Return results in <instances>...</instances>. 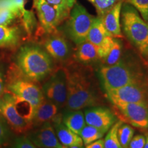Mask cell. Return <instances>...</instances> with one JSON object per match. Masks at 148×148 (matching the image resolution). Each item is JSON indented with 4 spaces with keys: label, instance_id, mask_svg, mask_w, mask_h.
Listing matches in <instances>:
<instances>
[{
    "label": "cell",
    "instance_id": "obj_25",
    "mask_svg": "<svg viewBox=\"0 0 148 148\" xmlns=\"http://www.w3.org/2000/svg\"><path fill=\"white\" fill-rule=\"evenodd\" d=\"M93 5L97 12V16L102 18L105 14L119 1L123 0H87Z\"/></svg>",
    "mask_w": 148,
    "mask_h": 148
},
{
    "label": "cell",
    "instance_id": "obj_35",
    "mask_svg": "<svg viewBox=\"0 0 148 148\" xmlns=\"http://www.w3.org/2000/svg\"><path fill=\"white\" fill-rule=\"evenodd\" d=\"M3 9H8V10H11L14 11L15 13L17 14V12H16L15 10H14L13 6H12V5L11 4L10 1H9V0H0V10H3ZM18 17H19V16H18Z\"/></svg>",
    "mask_w": 148,
    "mask_h": 148
},
{
    "label": "cell",
    "instance_id": "obj_13",
    "mask_svg": "<svg viewBox=\"0 0 148 148\" xmlns=\"http://www.w3.org/2000/svg\"><path fill=\"white\" fill-rule=\"evenodd\" d=\"M84 114L86 124L103 130L106 132H108L118 120L112 111L103 106H97L85 108Z\"/></svg>",
    "mask_w": 148,
    "mask_h": 148
},
{
    "label": "cell",
    "instance_id": "obj_12",
    "mask_svg": "<svg viewBox=\"0 0 148 148\" xmlns=\"http://www.w3.org/2000/svg\"><path fill=\"white\" fill-rule=\"evenodd\" d=\"M45 35L40 45L53 60L62 62L69 58L71 53V47L63 34L57 29L55 32Z\"/></svg>",
    "mask_w": 148,
    "mask_h": 148
},
{
    "label": "cell",
    "instance_id": "obj_7",
    "mask_svg": "<svg viewBox=\"0 0 148 148\" xmlns=\"http://www.w3.org/2000/svg\"><path fill=\"white\" fill-rule=\"evenodd\" d=\"M20 103L10 92L5 90L0 97V114L12 130L18 134L27 132L33 127L32 122L21 112Z\"/></svg>",
    "mask_w": 148,
    "mask_h": 148
},
{
    "label": "cell",
    "instance_id": "obj_22",
    "mask_svg": "<svg viewBox=\"0 0 148 148\" xmlns=\"http://www.w3.org/2000/svg\"><path fill=\"white\" fill-rule=\"evenodd\" d=\"M106 132H107L103 130L99 129L98 127L92 126V125L86 124L81 130L79 135L82 138L83 144L84 145H86L98 139L102 138Z\"/></svg>",
    "mask_w": 148,
    "mask_h": 148
},
{
    "label": "cell",
    "instance_id": "obj_9",
    "mask_svg": "<svg viewBox=\"0 0 148 148\" xmlns=\"http://www.w3.org/2000/svg\"><path fill=\"white\" fill-rule=\"evenodd\" d=\"M44 97L54 103L59 108L66 106L67 97V79L65 68L56 70L42 86Z\"/></svg>",
    "mask_w": 148,
    "mask_h": 148
},
{
    "label": "cell",
    "instance_id": "obj_30",
    "mask_svg": "<svg viewBox=\"0 0 148 148\" xmlns=\"http://www.w3.org/2000/svg\"><path fill=\"white\" fill-rule=\"evenodd\" d=\"M46 3H49L57 8L70 12L75 3L76 0H43Z\"/></svg>",
    "mask_w": 148,
    "mask_h": 148
},
{
    "label": "cell",
    "instance_id": "obj_24",
    "mask_svg": "<svg viewBox=\"0 0 148 148\" xmlns=\"http://www.w3.org/2000/svg\"><path fill=\"white\" fill-rule=\"evenodd\" d=\"M122 123L123 121L121 120H117L108 130L103 139L104 148H122L118 138V129Z\"/></svg>",
    "mask_w": 148,
    "mask_h": 148
},
{
    "label": "cell",
    "instance_id": "obj_1",
    "mask_svg": "<svg viewBox=\"0 0 148 148\" xmlns=\"http://www.w3.org/2000/svg\"><path fill=\"white\" fill-rule=\"evenodd\" d=\"M14 63L24 76L37 83L44 80L54 71L52 58L41 45L34 42L20 45Z\"/></svg>",
    "mask_w": 148,
    "mask_h": 148
},
{
    "label": "cell",
    "instance_id": "obj_28",
    "mask_svg": "<svg viewBox=\"0 0 148 148\" xmlns=\"http://www.w3.org/2000/svg\"><path fill=\"white\" fill-rule=\"evenodd\" d=\"M11 137V128L4 118L0 114V145H5Z\"/></svg>",
    "mask_w": 148,
    "mask_h": 148
},
{
    "label": "cell",
    "instance_id": "obj_2",
    "mask_svg": "<svg viewBox=\"0 0 148 148\" xmlns=\"http://www.w3.org/2000/svg\"><path fill=\"white\" fill-rule=\"evenodd\" d=\"M67 79V97L66 107L68 110H82L97 106L100 102L95 86L87 75L80 71L66 69Z\"/></svg>",
    "mask_w": 148,
    "mask_h": 148
},
{
    "label": "cell",
    "instance_id": "obj_31",
    "mask_svg": "<svg viewBox=\"0 0 148 148\" xmlns=\"http://www.w3.org/2000/svg\"><path fill=\"white\" fill-rule=\"evenodd\" d=\"M8 148H37L27 136H21L16 138L13 144Z\"/></svg>",
    "mask_w": 148,
    "mask_h": 148
},
{
    "label": "cell",
    "instance_id": "obj_37",
    "mask_svg": "<svg viewBox=\"0 0 148 148\" xmlns=\"http://www.w3.org/2000/svg\"><path fill=\"white\" fill-rule=\"evenodd\" d=\"M143 148H148V133L145 136V143Z\"/></svg>",
    "mask_w": 148,
    "mask_h": 148
},
{
    "label": "cell",
    "instance_id": "obj_11",
    "mask_svg": "<svg viewBox=\"0 0 148 148\" xmlns=\"http://www.w3.org/2000/svg\"><path fill=\"white\" fill-rule=\"evenodd\" d=\"M105 95L112 104L119 103H148V90L143 82L134 83L116 89L106 90Z\"/></svg>",
    "mask_w": 148,
    "mask_h": 148
},
{
    "label": "cell",
    "instance_id": "obj_19",
    "mask_svg": "<svg viewBox=\"0 0 148 148\" xmlns=\"http://www.w3.org/2000/svg\"><path fill=\"white\" fill-rule=\"evenodd\" d=\"M76 45L74 57L77 61L82 64H88L99 60L97 47L88 40Z\"/></svg>",
    "mask_w": 148,
    "mask_h": 148
},
{
    "label": "cell",
    "instance_id": "obj_15",
    "mask_svg": "<svg viewBox=\"0 0 148 148\" xmlns=\"http://www.w3.org/2000/svg\"><path fill=\"white\" fill-rule=\"evenodd\" d=\"M25 31L17 25H0V49H16L22 43Z\"/></svg>",
    "mask_w": 148,
    "mask_h": 148
},
{
    "label": "cell",
    "instance_id": "obj_21",
    "mask_svg": "<svg viewBox=\"0 0 148 148\" xmlns=\"http://www.w3.org/2000/svg\"><path fill=\"white\" fill-rule=\"evenodd\" d=\"M62 120L68 128L77 134H79L86 124L84 112L82 110H68L62 115Z\"/></svg>",
    "mask_w": 148,
    "mask_h": 148
},
{
    "label": "cell",
    "instance_id": "obj_5",
    "mask_svg": "<svg viewBox=\"0 0 148 148\" xmlns=\"http://www.w3.org/2000/svg\"><path fill=\"white\" fill-rule=\"evenodd\" d=\"M98 75L105 91L143 82L142 73L138 67L129 59L121 58L112 65H103L99 69Z\"/></svg>",
    "mask_w": 148,
    "mask_h": 148
},
{
    "label": "cell",
    "instance_id": "obj_23",
    "mask_svg": "<svg viewBox=\"0 0 148 148\" xmlns=\"http://www.w3.org/2000/svg\"><path fill=\"white\" fill-rule=\"evenodd\" d=\"M120 39L121 38H114V42L112 47L110 48L106 56L101 60L104 65H112V64L119 62L121 59L123 45H122L121 40Z\"/></svg>",
    "mask_w": 148,
    "mask_h": 148
},
{
    "label": "cell",
    "instance_id": "obj_3",
    "mask_svg": "<svg viewBox=\"0 0 148 148\" xmlns=\"http://www.w3.org/2000/svg\"><path fill=\"white\" fill-rule=\"evenodd\" d=\"M121 26L123 34L148 66V24L132 5L125 1L121 10Z\"/></svg>",
    "mask_w": 148,
    "mask_h": 148
},
{
    "label": "cell",
    "instance_id": "obj_17",
    "mask_svg": "<svg viewBox=\"0 0 148 148\" xmlns=\"http://www.w3.org/2000/svg\"><path fill=\"white\" fill-rule=\"evenodd\" d=\"M123 1H119L111 8L102 17V21L107 32L113 38H122L121 26V10Z\"/></svg>",
    "mask_w": 148,
    "mask_h": 148
},
{
    "label": "cell",
    "instance_id": "obj_29",
    "mask_svg": "<svg viewBox=\"0 0 148 148\" xmlns=\"http://www.w3.org/2000/svg\"><path fill=\"white\" fill-rule=\"evenodd\" d=\"M17 18H19V17L14 11L8 9L0 10V25H12Z\"/></svg>",
    "mask_w": 148,
    "mask_h": 148
},
{
    "label": "cell",
    "instance_id": "obj_20",
    "mask_svg": "<svg viewBox=\"0 0 148 148\" xmlns=\"http://www.w3.org/2000/svg\"><path fill=\"white\" fill-rule=\"evenodd\" d=\"M108 36H111L107 32L103 25L102 18L94 17L88 32L87 40L97 47H99Z\"/></svg>",
    "mask_w": 148,
    "mask_h": 148
},
{
    "label": "cell",
    "instance_id": "obj_26",
    "mask_svg": "<svg viewBox=\"0 0 148 148\" xmlns=\"http://www.w3.org/2000/svg\"><path fill=\"white\" fill-rule=\"evenodd\" d=\"M134 134V130L132 125L123 123L118 129V138L122 148H127Z\"/></svg>",
    "mask_w": 148,
    "mask_h": 148
},
{
    "label": "cell",
    "instance_id": "obj_38",
    "mask_svg": "<svg viewBox=\"0 0 148 148\" xmlns=\"http://www.w3.org/2000/svg\"><path fill=\"white\" fill-rule=\"evenodd\" d=\"M68 148H83L82 146H73V147H70Z\"/></svg>",
    "mask_w": 148,
    "mask_h": 148
},
{
    "label": "cell",
    "instance_id": "obj_32",
    "mask_svg": "<svg viewBox=\"0 0 148 148\" xmlns=\"http://www.w3.org/2000/svg\"><path fill=\"white\" fill-rule=\"evenodd\" d=\"M145 143V136L143 134H136L131 139L127 148H143Z\"/></svg>",
    "mask_w": 148,
    "mask_h": 148
},
{
    "label": "cell",
    "instance_id": "obj_6",
    "mask_svg": "<svg viewBox=\"0 0 148 148\" xmlns=\"http://www.w3.org/2000/svg\"><path fill=\"white\" fill-rule=\"evenodd\" d=\"M95 16L87 12L82 4L76 2L70 11L64 25L66 36L75 45L87 40V36Z\"/></svg>",
    "mask_w": 148,
    "mask_h": 148
},
{
    "label": "cell",
    "instance_id": "obj_36",
    "mask_svg": "<svg viewBox=\"0 0 148 148\" xmlns=\"http://www.w3.org/2000/svg\"><path fill=\"white\" fill-rule=\"evenodd\" d=\"M85 148H104V141L103 138H100L86 145Z\"/></svg>",
    "mask_w": 148,
    "mask_h": 148
},
{
    "label": "cell",
    "instance_id": "obj_8",
    "mask_svg": "<svg viewBox=\"0 0 148 148\" xmlns=\"http://www.w3.org/2000/svg\"><path fill=\"white\" fill-rule=\"evenodd\" d=\"M39 26L44 34H50L58 29L60 24L69 17L70 12L58 8L46 3L43 0L34 2Z\"/></svg>",
    "mask_w": 148,
    "mask_h": 148
},
{
    "label": "cell",
    "instance_id": "obj_18",
    "mask_svg": "<svg viewBox=\"0 0 148 148\" xmlns=\"http://www.w3.org/2000/svg\"><path fill=\"white\" fill-rule=\"evenodd\" d=\"M59 109L54 103L45 97L35 110L32 118V125L40 126L45 122H51L58 114Z\"/></svg>",
    "mask_w": 148,
    "mask_h": 148
},
{
    "label": "cell",
    "instance_id": "obj_10",
    "mask_svg": "<svg viewBox=\"0 0 148 148\" xmlns=\"http://www.w3.org/2000/svg\"><path fill=\"white\" fill-rule=\"evenodd\" d=\"M113 106L122 121L141 130H148V103H119Z\"/></svg>",
    "mask_w": 148,
    "mask_h": 148
},
{
    "label": "cell",
    "instance_id": "obj_4",
    "mask_svg": "<svg viewBox=\"0 0 148 148\" xmlns=\"http://www.w3.org/2000/svg\"><path fill=\"white\" fill-rule=\"evenodd\" d=\"M5 90L12 94L18 101L29 105L34 112L45 98L42 88L38 83L24 76L14 62L5 73Z\"/></svg>",
    "mask_w": 148,
    "mask_h": 148
},
{
    "label": "cell",
    "instance_id": "obj_33",
    "mask_svg": "<svg viewBox=\"0 0 148 148\" xmlns=\"http://www.w3.org/2000/svg\"><path fill=\"white\" fill-rule=\"evenodd\" d=\"M9 1H10L11 4L12 5L16 12H17L20 18L22 14L26 10V9L25 8V0H9Z\"/></svg>",
    "mask_w": 148,
    "mask_h": 148
},
{
    "label": "cell",
    "instance_id": "obj_27",
    "mask_svg": "<svg viewBox=\"0 0 148 148\" xmlns=\"http://www.w3.org/2000/svg\"><path fill=\"white\" fill-rule=\"evenodd\" d=\"M123 1L132 5L148 24V0H123Z\"/></svg>",
    "mask_w": 148,
    "mask_h": 148
},
{
    "label": "cell",
    "instance_id": "obj_39",
    "mask_svg": "<svg viewBox=\"0 0 148 148\" xmlns=\"http://www.w3.org/2000/svg\"><path fill=\"white\" fill-rule=\"evenodd\" d=\"M33 1H34V2H35V1H36V0H33Z\"/></svg>",
    "mask_w": 148,
    "mask_h": 148
},
{
    "label": "cell",
    "instance_id": "obj_16",
    "mask_svg": "<svg viewBox=\"0 0 148 148\" xmlns=\"http://www.w3.org/2000/svg\"><path fill=\"white\" fill-rule=\"evenodd\" d=\"M52 123L57 138L64 147L73 146H83V141L79 134L68 128L62 120V114H58L51 121Z\"/></svg>",
    "mask_w": 148,
    "mask_h": 148
},
{
    "label": "cell",
    "instance_id": "obj_14",
    "mask_svg": "<svg viewBox=\"0 0 148 148\" xmlns=\"http://www.w3.org/2000/svg\"><path fill=\"white\" fill-rule=\"evenodd\" d=\"M36 147L66 148L57 138L51 122H45L27 136Z\"/></svg>",
    "mask_w": 148,
    "mask_h": 148
},
{
    "label": "cell",
    "instance_id": "obj_34",
    "mask_svg": "<svg viewBox=\"0 0 148 148\" xmlns=\"http://www.w3.org/2000/svg\"><path fill=\"white\" fill-rule=\"evenodd\" d=\"M5 91V74L3 73V70L0 66V97L3 95Z\"/></svg>",
    "mask_w": 148,
    "mask_h": 148
}]
</instances>
